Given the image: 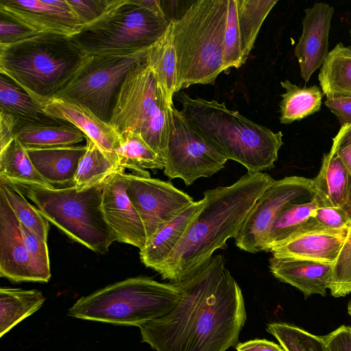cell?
<instances>
[{"mask_svg":"<svg viewBox=\"0 0 351 351\" xmlns=\"http://www.w3.org/2000/svg\"><path fill=\"white\" fill-rule=\"evenodd\" d=\"M276 180L266 173H247L230 186L204 193L203 204L181 241L156 271L178 284L198 271L226 241L235 239L248 213Z\"/></svg>","mask_w":351,"mask_h":351,"instance_id":"obj_2","label":"cell"},{"mask_svg":"<svg viewBox=\"0 0 351 351\" xmlns=\"http://www.w3.org/2000/svg\"><path fill=\"white\" fill-rule=\"evenodd\" d=\"M350 38H351V29H350Z\"/></svg>","mask_w":351,"mask_h":351,"instance_id":"obj_49","label":"cell"},{"mask_svg":"<svg viewBox=\"0 0 351 351\" xmlns=\"http://www.w3.org/2000/svg\"><path fill=\"white\" fill-rule=\"evenodd\" d=\"M126 193L145 230L147 244L154 236L195 201L167 181L127 174Z\"/></svg>","mask_w":351,"mask_h":351,"instance_id":"obj_13","label":"cell"},{"mask_svg":"<svg viewBox=\"0 0 351 351\" xmlns=\"http://www.w3.org/2000/svg\"><path fill=\"white\" fill-rule=\"evenodd\" d=\"M147 49L125 55L85 56L72 77L53 97L77 103L109 122L121 84L129 71L145 58Z\"/></svg>","mask_w":351,"mask_h":351,"instance_id":"obj_10","label":"cell"},{"mask_svg":"<svg viewBox=\"0 0 351 351\" xmlns=\"http://www.w3.org/2000/svg\"><path fill=\"white\" fill-rule=\"evenodd\" d=\"M171 21L156 14L138 0H110L97 19L71 37L85 56L130 54L152 46Z\"/></svg>","mask_w":351,"mask_h":351,"instance_id":"obj_8","label":"cell"},{"mask_svg":"<svg viewBox=\"0 0 351 351\" xmlns=\"http://www.w3.org/2000/svg\"><path fill=\"white\" fill-rule=\"evenodd\" d=\"M266 330L285 351H330L323 335L313 334L294 324L274 322L267 326Z\"/></svg>","mask_w":351,"mask_h":351,"instance_id":"obj_35","label":"cell"},{"mask_svg":"<svg viewBox=\"0 0 351 351\" xmlns=\"http://www.w3.org/2000/svg\"><path fill=\"white\" fill-rule=\"evenodd\" d=\"M42 109L48 117L72 124L105 153L118 158L116 151L121 143V135L109 122L101 120L89 109L57 97L43 103Z\"/></svg>","mask_w":351,"mask_h":351,"instance_id":"obj_18","label":"cell"},{"mask_svg":"<svg viewBox=\"0 0 351 351\" xmlns=\"http://www.w3.org/2000/svg\"><path fill=\"white\" fill-rule=\"evenodd\" d=\"M236 350L237 351H285L280 345L265 339H254L239 343Z\"/></svg>","mask_w":351,"mask_h":351,"instance_id":"obj_45","label":"cell"},{"mask_svg":"<svg viewBox=\"0 0 351 351\" xmlns=\"http://www.w3.org/2000/svg\"><path fill=\"white\" fill-rule=\"evenodd\" d=\"M110 0H66L73 13L84 25L97 19L106 9Z\"/></svg>","mask_w":351,"mask_h":351,"instance_id":"obj_40","label":"cell"},{"mask_svg":"<svg viewBox=\"0 0 351 351\" xmlns=\"http://www.w3.org/2000/svg\"><path fill=\"white\" fill-rule=\"evenodd\" d=\"M182 291L178 285L146 276L130 278L80 298L68 316L114 325L138 328L169 313Z\"/></svg>","mask_w":351,"mask_h":351,"instance_id":"obj_6","label":"cell"},{"mask_svg":"<svg viewBox=\"0 0 351 351\" xmlns=\"http://www.w3.org/2000/svg\"><path fill=\"white\" fill-rule=\"evenodd\" d=\"M320 206L315 197L312 200L294 203L286 207L271 226L264 246V251L278 245L298 233Z\"/></svg>","mask_w":351,"mask_h":351,"instance_id":"obj_33","label":"cell"},{"mask_svg":"<svg viewBox=\"0 0 351 351\" xmlns=\"http://www.w3.org/2000/svg\"><path fill=\"white\" fill-rule=\"evenodd\" d=\"M145 60L154 72L169 104L173 105V95L179 90L171 22L165 34L147 49Z\"/></svg>","mask_w":351,"mask_h":351,"instance_id":"obj_26","label":"cell"},{"mask_svg":"<svg viewBox=\"0 0 351 351\" xmlns=\"http://www.w3.org/2000/svg\"><path fill=\"white\" fill-rule=\"evenodd\" d=\"M176 95L190 123L228 160L241 164L248 173L274 167L283 145L281 132L253 122L224 102L192 98L183 92Z\"/></svg>","mask_w":351,"mask_h":351,"instance_id":"obj_3","label":"cell"},{"mask_svg":"<svg viewBox=\"0 0 351 351\" xmlns=\"http://www.w3.org/2000/svg\"><path fill=\"white\" fill-rule=\"evenodd\" d=\"M227 158L203 137L174 105L169 109V132L164 173L186 186L221 170Z\"/></svg>","mask_w":351,"mask_h":351,"instance_id":"obj_11","label":"cell"},{"mask_svg":"<svg viewBox=\"0 0 351 351\" xmlns=\"http://www.w3.org/2000/svg\"><path fill=\"white\" fill-rule=\"evenodd\" d=\"M228 0H198L172 19L179 91L213 84L224 68Z\"/></svg>","mask_w":351,"mask_h":351,"instance_id":"obj_4","label":"cell"},{"mask_svg":"<svg viewBox=\"0 0 351 351\" xmlns=\"http://www.w3.org/2000/svg\"><path fill=\"white\" fill-rule=\"evenodd\" d=\"M278 0H228L240 41L243 63L247 60L267 16Z\"/></svg>","mask_w":351,"mask_h":351,"instance_id":"obj_25","label":"cell"},{"mask_svg":"<svg viewBox=\"0 0 351 351\" xmlns=\"http://www.w3.org/2000/svg\"><path fill=\"white\" fill-rule=\"evenodd\" d=\"M172 106L145 58L125 75L115 97L109 123L120 135L126 132L139 134L165 160Z\"/></svg>","mask_w":351,"mask_h":351,"instance_id":"obj_9","label":"cell"},{"mask_svg":"<svg viewBox=\"0 0 351 351\" xmlns=\"http://www.w3.org/2000/svg\"><path fill=\"white\" fill-rule=\"evenodd\" d=\"M0 181L53 187L39 174L26 149L15 137L0 150Z\"/></svg>","mask_w":351,"mask_h":351,"instance_id":"obj_31","label":"cell"},{"mask_svg":"<svg viewBox=\"0 0 351 351\" xmlns=\"http://www.w3.org/2000/svg\"><path fill=\"white\" fill-rule=\"evenodd\" d=\"M328 289L335 298L345 297L351 293V227L334 265Z\"/></svg>","mask_w":351,"mask_h":351,"instance_id":"obj_37","label":"cell"},{"mask_svg":"<svg viewBox=\"0 0 351 351\" xmlns=\"http://www.w3.org/2000/svg\"><path fill=\"white\" fill-rule=\"evenodd\" d=\"M84 56L70 36L36 34L0 44V72L42 106L69 81Z\"/></svg>","mask_w":351,"mask_h":351,"instance_id":"obj_5","label":"cell"},{"mask_svg":"<svg viewBox=\"0 0 351 351\" xmlns=\"http://www.w3.org/2000/svg\"><path fill=\"white\" fill-rule=\"evenodd\" d=\"M14 137L26 149L71 146L86 140L72 124L51 117L37 121L18 120Z\"/></svg>","mask_w":351,"mask_h":351,"instance_id":"obj_22","label":"cell"},{"mask_svg":"<svg viewBox=\"0 0 351 351\" xmlns=\"http://www.w3.org/2000/svg\"><path fill=\"white\" fill-rule=\"evenodd\" d=\"M271 274L303 294L326 296L332 281L334 265L313 261L272 256L269 260Z\"/></svg>","mask_w":351,"mask_h":351,"instance_id":"obj_20","label":"cell"},{"mask_svg":"<svg viewBox=\"0 0 351 351\" xmlns=\"http://www.w3.org/2000/svg\"><path fill=\"white\" fill-rule=\"evenodd\" d=\"M128 180L125 171H119L104 182L101 208L108 225L117 241L134 245L140 250L147 245L143 223L126 193Z\"/></svg>","mask_w":351,"mask_h":351,"instance_id":"obj_15","label":"cell"},{"mask_svg":"<svg viewBox=\"0 0 351 351\" xmlns=\"http://www.w3.org/2000/svg\"><path fill=\"white\" fill-rule=\"evenodd\" d=\"M318 80L326 98L351 97V47L337 44L325 58Z\"/></svg>","mask_w":351,"mask_h":351,"instance_id":"obj_27","label":"cell"},{"mask_svg":"<svg viewBox=\"0 0 351 351\" xmlns=\"http://www.w3.org/2000/svg\"><path fill=\"white\" fill-rule=\"evenodd\" d=\"M0 110L9 112L23 121H37L49 117L42 106L8 76L0 77Z\"/></svg>","mask_w":351,"mask_h":351,"instance_id":"obj_34","label":"cell"},{"mask_svg":"<svg viewBox=\"0 0 351 351\" xmlns=\"http://www.w3.org/2000/svg\"><path fill=\"white\" fill-rule=\"evenodd\" d=\"M121 143L116 154L123 169H129L138 176L149 177L147 169H164V158L139 134L126 132L121 134Z\"/></svg>","mask_w":351,"mask_h":351,"instance_id":"obj_32","label":"cell"},{"mask_svg":"<svg viewBox=\"0 0 351 351\" xmlns=\"http://www.w3.org/2000/svg\"><path fill=\"white\" fill-rule=\"evenodd\" d=\"M36 34L21 23L0 14V44L10 45L23 40Z\"/></svg>","mask_w":351,"mask_h":351,"instance_id":"obj_41","label":"cell"},{"mask_svg":"<svg viewBox=\"0 0 351 351\" xmlns=\"http://www.w3.org/2000/svg\"><path fill=\"white\" fill-rule=\"evenodd\" d=\"M280 84L285 90L279 104L281 123L290 124L319 110L324 94L317 85L300 87L288 80Z\"/></svg>","mask_w":351,"mask_h":351,"instance_id":"obj_30","label":"cell"},{"mask_svg":"<svg viewBox=\"0 0 351 351\" xmlns=\"http://www.w3.org/2000/svg\"><path fill=\"white\" fill-rule=\"evenodd\" d=\"M182 291L168 314L139 327L156 351H226L239 343L247 315L241 289L221 254L176 284Z\"/></svg>","mask_w":351,"mask_h":351,"instance_id":"obj_1","label":"cell"},{"mask_svg":"<svg viewBox=\"0 0 351 351\" xmlns=\"http://www.w3.org/2000/svg\"><path fill=\"white\" fill-rule=\"evenodd\" d=\"M336 152L346 165L351 178V147L339 149ZM346 212L347 213L348 217L351 219V179L349 199L348 205L346 208Z\"/></svg>","mask_w":351,"mask_h":351,"instance_id":"obj_47","label":"cell"},{"mask_svg":"<svg viewBox=\"0 0 351 351\" xmlns=\"http://www.w3.org/2000/svg\"><path fill=\"white\" fill-rule=\"evenodd\" d=\"M324 104L337 117L341 127L351 125V97L341 95L326 98Z\"/></svg>","mask_w":351,"mask_h":351,"instance_id":"obj_43","label":"cell"},{"mask_svg":"<svg viewBox=\"0 0 351 351\" xmlns=\"http://www.w3.org/2000/svg\"><path fill=\"white\" fill-rule=\"evenodd\" d=\"M45 301L36 289H0V337L40 309Z\"/></svg>","mask_w":351,"mask_h":351,"instance_id":"obj_28","label":"cell"},{"mask_svg":"<svg viewBox=\"0 0 351 351\" xmlns=\"http://www.w3.org/2000/svg\"><path fill=\"white\" fill-rule=\"evenodd\" d=\"M323 336L330 351H351V326L341 325Z\"/></svg>","mask_w":351,"mask_h":351,"instance_id":"obj_42","label":"cell"},{"mask_svg":"<svg viewBox=\"0 0 351 351\" xmlns=\"http://www.w3.org/2000/svg\"><path fill=\"white\" fill-rule=\"evenodd\" d=\"M18 122L12 114L0 110V150L14 138V130Z\"/></svg>","mask_w":351,"mask_h":351,"instance_id":"obj_44","label":"cell"},{"mask_svg":"<svg viewBox=\"0 0 351 351\" xmlns=\"http://www.w3.org/2000/svg\"><path fill=\"white\" fill-rule=\"evenodd\" d=\"M348 230H311L295 235L269 250L273 256L293 258L335 265Z\"/></svg>","mask_w":351,"mask_h":351,"instance_id":"obj_19","label":"cell"},{"mask_svg":"<svg viewBox=\"0 0 351 351\" xmlns=\"http://www.w3.org/2000/svg\"><path fill=\"white\" fill-rule=\"evenodd\" d=\"M39 174L53 187L74 185L80 160L86 150L85 145H71L26 149Z\"/></svg>","mask_w":351,"mask_h":351,"instance_id":"obj_21","label":"cell"},{"mask_svg":"<svg viewBox=\"0 0 351 351\" xmlns=\"http://www.w3.org/2000/svg\"><path fill=\"white\" fill-rule=\"evenodd\" d=\"M304 12L302 32L294 54L300 65V75L307 82L329 53V32L335 10L327 3L319 2Z\"/></svg>","mask_w":351,"mask_h":351,"instance_id":"obj_17","label":"cell"},{"mask_svg":"<svg viewBox=\"0 0 351 351\" xmlns=\"http://www.w3.org/2000/svg\"><path fill=\"white\" fill-rule=\"evenodd\" d=\"M0 14L38 34L71 37L84 27L66 0H0Z\"/></svg>","mask_w":351,"mask_h":351,"instance_id":"obj_14","label":"cell"},{"mask_svg":"<svg viewBox=\"0 0 351 351\" xmlns=\"http://www.w3.org/2000/svg\"><path fill=\"white\" fill-rule=\"evenodd\" d=\"M348 147H351V125L340 128L337 135L332 138L330 151L337 152Z\"/></svg>","mask_w":351,"mask_h":351,"instance_id":"obj_46","label":"cell"},{"mask_svg":"<svg viewBox=\"0 0 351 351\" xmlns=\"http://www.w3.org/2000/svg\"><path fill=\"white\" fill-rule=\"evenodd\" d=\"M25 245L40 276L43 282H47L51 278L50 262L47 241L21 224Z\"/></svg>","mask_w":351,"mask_h":351,"instance_id":"obj_38","label":"cell"},{"mask_svg":"<svg viewBox=\"0 0 351 351\" xmlns=\"http://www.w3.org/2000/svg\"><path fill=\"white\" fill-rule=\"evenodd\" d=\"M203 202L202 199L189 205L140 250L141 261L147 267L156 270L167 261L202 206Z\"/></svg>","mask_w":351,"mask_h":351,"instance_id":"obj_24","label":"cell"},{"mask_svg":"<svg viewBox=\"0 0 351 351\" xmlns=\"http://www.w3.org/2000/svg\"><path fill=\"white\" fill-rule=\"evenodd\" d=\"M86 150L82 157L74 179V186L82 191L100 185L112 174L125 171L118 158L105 153L86 137Z\"/></svg>","mask_w":351,"mask_h":351,"instance_id":"obj_29","label":"cell"},{"mask_svg":"<svg viewBox=\"0 0 351 351\" xmlns=\"http://www.w3.org/2000/svg\"><path fill=\"white\" fill-rule=\"evenodd\" d=\"M0 193L5 196L20 223L47 241L49 230V221L38 209L30 204L18 190L1 181Z\"/></svg>","mask_w":351,"mask_h":351,"instance_id":"obj_36","label":"cell"},{"mask_svg":"<svg viewBox=\"0 0 351 351\" xmlns=\"http://www.w3.org/2000/svg\"><path fill=\"white\" fill-rule=\"evenodd\" d=\"M5 183L32 200L49 222L89 250L104 254L117 241L102 211L104 182L82 191L74 186L54 188Z\"/></svg>","mask_w":351,"mask_h":351,"instance_id":"obj_7","label":"cell"},{"mask_svg":"<svg viewBox=\"0 0 351 351\" xmlns=\"http://www.w3.org/2000/svg\"><path fill=\"white\" fill-rule=\"evenodd\" d=\"M0 276L13 282H41L25 245L21 223L0 193Z\"/></svg>","mask_w":351,"mask_h":351,"instance_id":"obj_16","label":"cell"},{"mask_svg":"<svg viewBox=\"0 0 351 351\" xmlns=\"http://www.w3.org/2000/svg\"><path fill=\"white\" fill-rule=\"evenodd\" d=\"M347 312L348 315L351 317V299L348 301L347 305Z\"/></svg>","mask_w":351,"mask_h":351,"instance_id":"obj_48","label":"cell"},{"mask_svg":"<svg viewBox=\"0 0 351 351\" xmlns=\"http://www.w3.org/2000/svg\"><path fill=\"white\" fill-rule=\"evenodd\" d=\"M350 175L335 152L324 154L317 175L312 179L315 197L320 206H333L346 210L348 203Z\"/></svg>","mask_w":351,"mask_h":351,"instance_id":"obj_23","label":"cell"},{"mask_svg":"<svg viewBox=\"0 0 351 351\" xmlns=\"http://www.w3.org/2000/svg\"><path fill=\"white\" fill-rule=\"evenodd\" d=\"M313 218L322 229L330 231L349 230L351 219L345 210L333 206H318Z\"/></svg>","mask_w":351,"mask_h":351,"instance_id":"obj_39","label":"cell"},{"mask_svg":"<svg viewBox=\"0 0 351 351\" xmlns=\"http://www.w3.org/2000/svg\"><path fill=\"white\" fill-rule=\"evenodd\" d=\"M315 195L311 178L293 176L275 180L248 213L234 239L236 246L253 254L264 251L269 230L280 213L291 204L312 200Z\"/></svg>","mask_w":351,"mask_h":351,"instance_id":"obj_12","label":"cell"}]
</instances>
